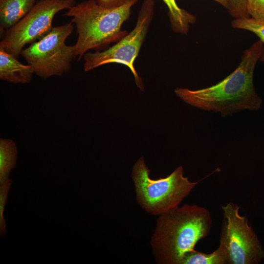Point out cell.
Returning a JSON list of instances; mask_svg holds the SVG:
<instances>
[{
  "mask_svg": "<svg viewBox=\"0 0 264 264\" xmlns=\"http://www.w3.org/2000/svg\"><path fill=\"white\" fill-rule=\"evenodd\" d=\"M264 52V44L259 40L243 51L236 68L220 82L197 90L176 88L175 92L187 103L220 112L222 117L245 109L258 110L262 100L255 91L253 74Z\"/></svg>",
  "mask_w": 264,
  "mask_h": 264,
  "instance_id": "6da1fadb",
  "label": "cell"
},
{
  "mask_svg": "<svg viewBox=\"0 0 264 264\" xmlns=\"http://www.w3.org/2000/svg\"><path fill=\"white\" fill-rule=\"evenodd\" d=\"M212 219L209 211L197 205L176 207L159 215L151 244L159 264H180L184 254L206 237Z\"/></svg>",
  "mask_w": 264,
  "mask_h": 264,
  "instance_id": "7a4b0ae2",
  "label": "cell"
},
{
  "mask_svg": "<svg viewBox=\"0 0 264 264\" xmlns=\"http://www.w3.org/2000/svg\"><path fill=\"white\" fill-rule=\"evenodd\" d=\"M137 1L108 7L99 5L96 0H87L67 9L65 15L70 18L78 34L74 44L77 60L88 50L98 51L126 36L128 33L122 29V25L130 18Z\"/></svg>",
  "mask_w": 264,
  "mask_h": 264,
  "instance_id": "3957f363",
  "label": "cell"
},
{
  "mask_svg": "<svg viewBox=\"0 0 264 264\" xmlns=\"http://www.w3.org/2000/svg\"><path fill=\"white\" fill-rule=\"evenodd\" d=\"M150 172L142 156L133 166L132 178L136 201L152 215H161L178 206L199 182H192L184 176L181 166L167 176L157 179L151 178Z\"/></svg>",
  "mask_w": 264,
  "mask_h": 264,
  "instance_id": "277c9868",
  "label": "cell"
},
{
  "mask_svg": "<svg viewBox=\"0 0 264 264\" xmlns=\"http://www.w3.org/2000/svg\"><path fill=\"white\" fill-rule=\"evenodd\" d=\"M74 24L71 22L52 29L44 36L24 48L21 55L43 79L62 76L69 71L76 57L75 46L66 44Z\"/></svg>",
  "mask_w": 264,
  "mask_h": 264,
  "instance_id": "5b68a950",
  "label": "cell"
},
{
  "mask_svg": "<svg viewBox=\"0 0 264 264\" xmlns=\"http://www.w3.org/2000/svg\"><path fill=\"white\" fill-rule=\"evenodd\" d=\"M221 209L219 247L224 254L226 264H259L264 257V251L246 216L241 215L239 206L232 202Z\"/></svg>",
  "mask_w": 264,
  "mask_h": 264,
  "instance_id": "8992f818",
  "label": "cell"
},
{
  "mask_svg": "<svg viewBox=\"0 0 264 264\" xmlns=\"http://www.w3.org/2000/svg\"><path fill=\"white\" fill-rule=\"evenodd\" d=\"M154 8V0H144L133 29L108 49L86 53L84 56V70L88 72L110 63L126 66L133 75L136 86L143 90V84L134 66V62L147 35Z\"/></svg>",
  "mask_w": 264,
  "mask_h": 264,
  "instance_id": "52a82bcc",
  "label": "cell"
},
{
  "mask_svg": "<svg viewBox=\"0 0 264 264\" xmlns=\"http://www.w3.org/2000/svg\"><path fill=\"white\" fill-rule=\"evenodd\" d=\"M76 4V0H39L15 25L5 30L0 48L18 58L24 46L39 40L53 27L56 14Z\"/></svg>",
  "mask_w": 264,
  "mask_h": 264,
  "instance_id": "ba28073f",
  "label": "cell"
},
{
  "mask_svg": "<svg viewBox=\"0 0 264 264\" xmlns=\"http://www.w3.org/2000/svg\"><path fill=\"white\" fill-rule=\"evenodd\" d=\"M34 71L29 65L21 63L18 58L0 48V79L15 84L31 82Z\"/></svg>",
  "mask_w": 264,
  "mask_h": 264,
  "instance_id": "9c48e42d",
  "label": "cell"
},
{
  "mask_svg": "<svg viewBox=\"0 0 264 264\" xmlns=\"http://www.w3.org/2000/svg\"><path fill=\"white\" fill-rule=\"evenodd\" d=\"M37 0H0V29H9L31 9Z\"/></svg>",
  "mask_w": 264,
  "mask_h": 264,
  "instance_id": "30bf717a",
  "label": "cell"
},
{
  "mask_svg": "<svg viewBox=\"0 0 264 264\" xmlns=\"http://www.w3.org/2000/svg\"><path fill=\"white\" fill-rule=\"evenodd\" d=\"M168 8L170 25L176 33L187 35L191 24L196 21V16L181 8L176 0H162Z\"/></svg>",
  "mask_w": 264,
  "mask_h": 264,
  "instance_id": "8fae6325",
  "label": "cell"
},
{
  "mask_svg": "<svg viewBox=\"0 0 264 264\" xmlns=\"http://www.w3.org/2000/svg\"><path fill=\"white\" fill-rule=\"evenodd\" d=\"M18 158V149L11 139H0V185L9 179L10 173L15 168Z\"/></svg>",
  "mask_w": 264,
  "mask_h": 264,
  "instance_id": "7c38bea8",
  "label": "cell"
},
{
  "mask_svg": "<svg viewBox=\"0 0 264 264\" xmlns=\"http://www.w3.org/2000/svg\"><path fill=\"white\" fill-rule=\"evenodd\" d=\"M180 264H226V261L223 252L218 247L211 253L189 251L184 254Z\"/></svg>",
  "mask_w": 264,
  "mask_h": 264,
  "instance_id": "4fadbf2b",
  "label": "cell"
},
{
  "mask_svg": "<svg viewBox=\"0 0 264 264\" xmlns=\"http://www.w3.org/2000/svg\"><path fill=\"white\" fill-rule=\"evenodd\" d=\"M232 27L250 31L255 34L264 46V21L251 17L234 19L231 22Z\"/></svg>",
  "mask_w": 264,
  "mask_h": 264,
  "instance_id": "5bb4252c",
  "label": "cell"
},
{
  "mask_svg": "<svg viewBox=\"0 0 264 264\" xmlns=\"http://www.w3.org/2000/svg\"><path fill=\"white\" fill-rule=\"evenodd\" d=\"M12 181L11 179H8L3 184L0 185V236L1 238L4 237L7 233L3 212Z\"/></svg>",
  "mask_w": 264,
  "mask_h": 264,
  "instance_id": "9a60e30c",
  "label": "cell"
},
{
  "mask_svg": "<svg viewBox=\"0 0 264 264\" xmlns=\"http://www.w3.org/2000/svg\"><path fill=\"white\" fill-rule=\"evenodd\" d=\"M228 11L234 19L249 17L247 12L246 0H227Z\"/></svg>",
  "mask_w": 264,
  "mask_h": 264,
  "instance_id": "2e32d148",
  "label": "cell"
},
{
  "mask_svg": "<svg viewBox=\"0 0 264 264\" xmlns=\"http://www.w3.org/2000/svg\"><path fill=\"white\" fill-rule=\"evenodd\" d=\"M250 17L264 21V0H246Z\"/></svg>",
  "mask_w": 264,
  "mask_h": 264,
  "instance_id": "e0dca14e",
  "label": "cell"
},
{
  "mask_svg": "<svg viewBox=\"0 0 264 264\" xmlns=\"http://www.w3.org/2000/svg\"><path fill=\"white\" fill-rule=\"evenodd\" d=\"M132 0H96L97 3L103 6L117 7L121 6Z\"/></svg>",
  "mask_w": 264,
  "mask_h": 264,
  "instance_id": "ac0fdd59",
  "label": "cell"
},
{
  "mask_svg": "<svg viewBox=\"0 0 264 264\" xmlns=\"http://www.w3.org/2000/svg\"><path fill=\"white\" fill-rule=\"evenodd\" d=\"M215 1L217 2L224 7L226 8L227 10L229 9V4L227 0H214Z\"/></svg>",
  "mask_w": 264,
  "mask_h": 264,
  "instance_id": "d6986e66",
  "label": "cell"
},
{
  "mask_svg": "<svg viewBox=\"0 0 264 264\" xmlns=\"http://www.w3.org/2000/svg\"><path fill=\"white\" fill-rule=\"evenodd\" d=\"M259 61H260L261 62H264V52H263V53L261 55Z\"/></svg>",
  "mask_w": 264,
  "mask_h": 264,
  "instance_id": "ffe728a7",
  "label": "cell"
},
{
  "mask_svg": "<svg viewBox=\"0 0 264 264\" xmlns=\"http://www.w3.org/2000/svg\"></svg>",
  "mask_w": 264,
  "mask_h": 264,
  "instance_id": "44dd1931",
  "label": "cell"
}]
</instances>
